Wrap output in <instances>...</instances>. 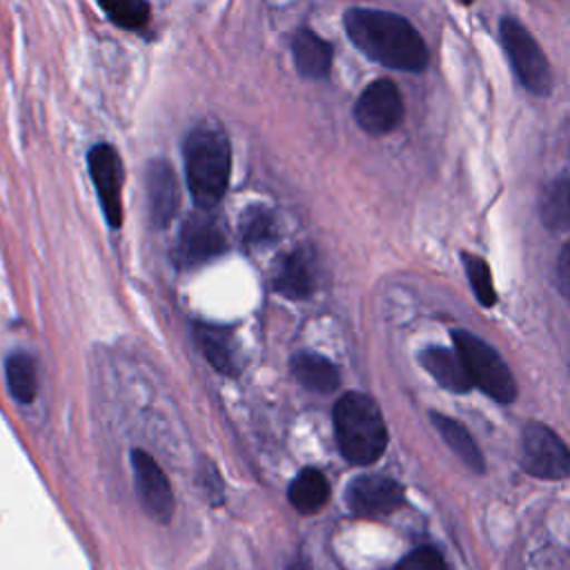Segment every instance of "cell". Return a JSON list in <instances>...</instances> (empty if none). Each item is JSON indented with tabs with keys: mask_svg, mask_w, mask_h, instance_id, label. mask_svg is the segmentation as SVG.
<instances>
[{
	"mask_svg": "<svg viewBox=\"0 0 570 570\" xmlns=\"http://www.w3.org/2000/svg\"><path fill=\"white\" fill-rule=\"evenodd\" d=\"M343 22L350 40L374 62L412 73L428 67V47L403 16L356 7L345 11Z\"/></svg>",
	"mask_w": 570,
	"mask_h": 570,
	"instance_id": "cell-1",
	"label": "cell"
},
{
	"mask_svg": "<svg viewBox=\"0 0 570 570\" xmlns=\"http://www.w3.org/2000/svg\"><path fill=\"white\" fill-rule=\"evenodd\" d=\"M232 171V151L225 131L216 125L191 129L185 140V176L187 189L200 209L220 203Z\"/></svg>",
	"mask_w": 570,
	"mask_h": 570,
	"instance_id": "cell-2",
	"label": "cell"
},
{
	"mask_svg": "<svg viewBox=\"0 0 570 570\" xmlns=\"http://www.w3.org/2000/svg\"><path fill=\"white\" fill-rule=\"evenodd\" d=\"M332 419L338 450L350 463L370 465L385 452L387 428L379 405L367 394H343L334 405Z\"/></svg>",
	"mask_w": 570,
	"mask_h": 570,
	"instance_id": "cell-3",
	"label": "cell"
},
{
	"mask_svg": "<svg viewBox=\"0 0 570 570\" xmlns=\"http://www.w3.org/2000/svg\"><path fill=\"white\" fill-rule=\"evenodd\" d=\"M452 343L470 385L481 387V392L499 403H512L517 399V383L490 343L468 330H452Z\"/></svg>",
	"mask_w": 570,
	"mask_h": 570,
	"instance_id": "cell-4",
	"label": "cell"
},
{
	"mask_svg": "<svg viewBox=\"0 0 570 570\" xmlns=\"http://www.w3.org/2000/svg\"><path fill=\"white\" fill-rule=\"evenodd\" d=\"M499 38L519 82L534 96H548L552 89V69L537 40L517 18L499 22Z\"/></svg>",
	"mask_w": 570,
	"mask_h": 570,
	"instance_id": "cell-5",
	"label": "cell"
},
{
	"mask_svg": "<svg viewBox=\"0 0 570 570\" xmlns=\"http://www.w3.org/2000/svg\"><path fill=\"white\" fill-rule=\"evenodd\" d=\"M521 465L528 474L559 481L570 472V454L566 443L543 423H528L521 441Z\"/></svg>",
	"mask_w": 570,
	"mask_h": 570,
	"instance_id": "cell-6",
	"label": "cell"
},
{
	"mask_svg": "<svg viewBox=\"0 0 570 570\" xmlns=\"http://www.w3.org/2000/svg\"><path fill=\"white\" fill-rule=\"evenodd\" d=\"M401 118H403V98L396 85L387 78H379L370 82L354 102L356 125L372 136L392 131L401 122Z\"/></svg>",
	"mask_w": 570,
	"mask_h": 570,
	"instance_id": "cell-7",
	"label": "cell"
},
{
	"mask_svg": "<svg viewBox=\"0 0 570 570\" xmlns=\"http://www.w3.org/2000/svg\"><path fill=\"white\" fill-rule=\"evenodd\" d=\"M87 165H89V174H91L105 220L114 229H118L122 225V163H120V156L111 145L98 142L89 149Z\"/></svg>",
	"mask_w": 570,
	"mask_h": 570,
	"instance_id": "cell-8",
	"label": "cell"
},
{
	"mask_svg": "<svg viewBox=\"0 0 570 570\" xmlns=\"http://www.w3.org/2000/svg\"><path fill=\"white\" fill-rule=\"evenodd\" d=\"M225 247L227 240L218 220L209 214H191L180 227L174 261L180 267H194L220 256Z\"/></svg>",
	"mask_w": 570,
	"mask_h": 570,
	"instance_id": "cell-9",
	"label": "cell"
},
{
	"mask_svg": "<svg viewBox=\"0 0 570 570\" xmlns=\"http://www.w3.org/2000/svg\"><path fill=\"white\" fill-rule=\"evenodd\" d=\"M131 470H134V485L145 512L165 523L174 512V492L171 485L154 461V456L145 450H131Z\"/></svg>",
	"mask_w": 570,
	"mask_h": 570,
	"instance_id": "cell-10",
	"label": "cell"
},
{
	"mask_svg": "<svg viewBox=\"0 0 570 570\" xmlns=\"http://www.w3.org/2000/svg\"><path fill=\"white\" fill-rule=\"evenodd\" d=\"M403 488L383 474H363L352 479L345 492L347 508L356 517H385L403 505Z\"/></svg>",
	"mask_w": 570,
	"mask_h": 570,
	"instance_id": "cell-11",
	"label": "cell"
},
{
	"mask_svg": "<svg viewBox=\"0 0 570 570\" xmlns=\"http://www.w3.org/2000/svg\"><path fill=\"white\" fill-rule=\"evenodd\" d=\"M147 203H149V218L156 227L169 225L178 209V183L171 165L163 158H156L147 165Z\"/></svg>",
	"mask_w": 570,
	"mask_h": 570,
	"instance_id": "cell-12",
	"label": "cell"
},
{
	"mask_svg": "<svg viewBox=\"0 0 570 570\" xmlns=\"http://www.w3.org/2000/svg\"><path fill=\"white\" fill-rule=\"evenodd\" d=\"M272 283L281 296H287L294 301L307 298L316 287V272H314V263H312L309 254L301 247V249L283 256L276 263Z\"/></svg>",
	"mask_w": 570,
	"mask_h": 570,
	"instance_id": "cell-13",
	"label": "cell"
},
{
	"mask_svg": "<svg viewBox=\"0 0 570 570\" xmlns=\"http://www.w3.org/2000/svg\"><path fill=\"white\" fill-rule=\"evenodd\" d=\"M196 343L205 358L225 376H238L240 363H238V352H236V341L227 327L218 325H207L198 323L194 327Z\"/></svg>",
	"mask_w": 570,
	"mask_h": 570,
	"instance_id": "cell-14",
	"label": "cell"
},
{
	"mask_svg": "<svg viewBox=\"0 0 570 570\" xmlns=\"http://www.w3.org/2000/svg\"><path fill=\"white\" fill-rule=\"evenodd\" d=\"M292 56L303 78L321 80L332 67V47L312 29H298L292 38Z\"/></svg>",
	"mask_w": 570,
	"mask_h": 570,
	"instance_id": "cell-15",
	"label": "cell"
},
{
	"mask_svg": "<svg viewBox=\"0 0 570 570\" xmlns=\"http://www.w3.org/2000/svg\"><path fill=\"white\" fill-rule=\"evenodd\" d=\"M419 361L441 387H445L454 394H465L472 390L470 379H468L454 350H445L441 345H430L419 354Z\"/></svg>",
	"mask_w": 570,
	"mask_h": 570,
	"instance_id": "cell-16",
	"label": "cell"
},
{
	"mask_svg": "<svg viewBox=\"0 0 570 570\" xmlns=\"http://www.w3.org/2000/svg\"><path fill=\"white\" fill-rule=\"evenodd\" d=\"M289 367L301 385L318 394H332L341 383L336 365L330 358L314 352L294 354L289 361Z\"/></svg>",
	"mask_w": 570,
	"mask_h": 570,
	"instance_id": "cell-17",
	"label": "cell"
},
{
	"mask_svg": "<svg viewBox=\"0 0 570 570\" xmlns=\"http://www.w3.org/2000/svg\"><path fill=\"white\" fill-rule=\"evenodd\" d=\"M4 381L16 403H31L38 396V367L33 356L24 350L9 352L4 358Z\"/></svg>",
	"mask_w": 570,
	"mask_h": 570,
	"instance_id": "cell-18",
	"label": "cell"
},
{
	"mask_svg": "<svg viewBox=\"0 0 570 570\" xmlns=\"http://www.w3.org/2000/svg\"><path fill=\"white\" fill-rule=\"evenodd\" d=\"M430 419L436 428V432L441 434V439L450 445V450L461 459L463 465H468L472 472L481 474L485 470V463H483V454L481 450L476 448L472 434L459 423L454 421L452 416L448 414H441V412H430Z\"/></svg>",
	"mask_w": 570,
	"mask_h": 570,
	"instance_id": "cell-19",
	"label": "cell"
},
{
	"mask_svg": "<svg viewBox=\"0 0 570 570\" xmlns=\"http://www.w3.org/2000/svg\"><path fill=\"white\" fill-rule=\"evenodd\" d=\"M287 497H289V503L301 514H314V512H318L327 503V499H330V483H327V479H325V474L321 470L305 468L289 483Z\"/></svg>",
	"mask_w": 570,
	"mask_h": 570,
	"instance_id": "cell-20",
	"label": "cell"
},
{
	"mask_svg": "<svg viewBox=\"0 0 570 570\" xmlns=\"http://www.w3.org/2000/svg\"><path fill=\"white\" fill-rule=\"evenodd\" d=\"M238 229H240L243 243L252 245V247L274 243L276 236H278L276 216L265 205H249V207H245L243 214H240Z\"/></svg>",
	"mask_w": 570,
	"mask_h": 570,
	"instance_id": "cell-21",
	"label": "cell"
},
{
	"mask_svg": "<svg viewBox=\"0 0 570 570\" xmlns=\"http://www.w3.org/2000/svg\"><path fill=\"white\" fill-rule=\"evenodd\" d=\"M568 176L561 174L552 180L541 198V220L552 232H566L570 223V207H568Z\"/></svg>",
	"mask_w": 570,
	"mask_h": 570,
	"instance_id": "cell-22",
	"label": "cell"
},
{
	"mask_svg": "<svg viewBox=\"0 0 570 570\" xmlns=\"http://www.w3.org/2000/svg\"><path fill=\"white\" fill-rule=\"evenodd\" d=\"M461 261H463L465 276L470 281V287H472L476 301L485 307H492L497 303V289L492 285V274H490L488 263L481 256L470 254V252H463Z\"/></svg>",
	"mask_w": 570,
	"mask_h": 570,
	"instance_id": "cell-23",
	"label": "cell"
},
{
	"mask_svg": "<svg viewBox=\"0 0 570 570\" xmlns=\"http://www.w3.org/2000/svg\"><path fill=\"white\" fill-rule=\"evenodd\" d=\"M100 9L107 13V18L122 27V29H140L149 20V4L125 0V2H102Z\"/></svg>",
	"mask_w": 570,
	"mask_h": 570,
	"instance_id": "cell-24",
	"label": "cell"
},
{
	"mask_svg": "<svg viewBox=\"0 0 570 570\" xmlns=\"http://www.w3.org/2000/svg\"><path fill=\"white\" fill-rule=\"evenodd\" d=\"M396 570H450L443 561V557L434 548H416L403 561Z\"/></svg>",
	"mask_w": 570,
	"mask_h": 570,
	"instance_id": "cell-25",
	"label": "cell"
},
{
	"mask_svg": "<svg viewBox=\"0 0 570 570\" xmlns=\"http://www.w3.org/2000/svg\"><path fill=\"white\" fill-rule=\"evenodd\" d=\"M198 479H200V485L205 488L209 501H212V503H220V501H223V483H220V476H218L216 465L205 463L203 470H200V474H198Z\"/></svg>",
	"mask_w": 570,
	"mask_h": 570,
	"instance_id": "cell-26",
	"label": "cell"
},
{
	"mask_svg": "<svg viewBox=\"0 0 570 570\" xmlns=\"http://www.w3.org/2000/svg\"><path fill=\"white\" fill-rule=\"evenodd\" d=\"M568 256H570V247L563 245V249L559 254V269H557L559 272V289H561L563 296H568V285H570V278H568V269H570Z\"/></svg>",
	"mask_w": 570,
	"mask_h": 570,
	"instance_id": "cell-27",
	"label": "cell"
}]
</instances>
